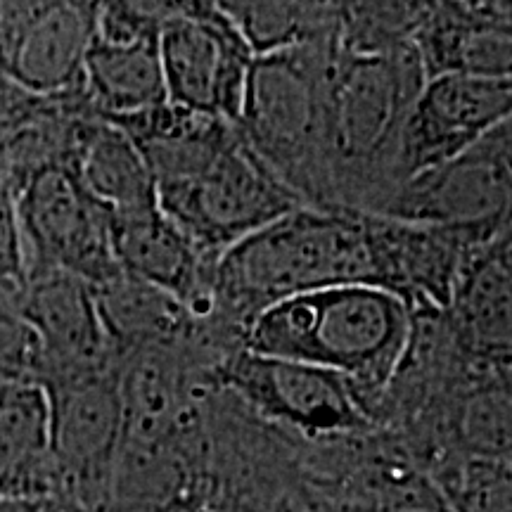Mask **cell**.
I'll list each match as a JSON object with an SVG mask.
<instances>
[{
	"label": "cell",
	"instance_id": "cell-1",
	"mask_svg": "<svg viewBox=\"0 0 512 512\" xmlns=\"http://www.w3.org/2000/svg\"><path fill=\"white\" fill-rule=\"evenodd\" d=\"M380 287L373 214L302 207L226 249L214 271V313L240 335L256 313L297 294Z\"/></svg>",
	"mask_w": 512,
	"mask_h": 512
},
{
	"label": "cell",
	"instance_id": "cell-2",
	"mask_svg": "<svg viewBox=\"0 0 512 512\" xmlns=\"http://www.w3.org/2000/svg\"><path fill=\"white\" fill-rule=\"evenodd\" d=\"M413 330L415 311L394 292L342 285L256 313L242 332V347L347 377L370 408L401 373Z\"/></svg>",
	"mask_w": 512,
	"mask_h": 512
},
{
	"label": "cell",
	"instance_id": "cell-3",
	"mask_svg": "<svg viewBox=\"0 0 512 512\" xmlns=\"http://www.w3.org/2000/svg\"><path fill=\"white\" fill-rule=\"evenodd\" d=\"M427 74L413 41L384 55H347L337 46L323 83V155L328 176H370L389 159Z\"/></svg>",
	"mask_w": 512,
	"mask_h": 512
},
{
	"label": "cell",
	"instance_id": "cell-4",
	"mask_svg": "<svg viewBox=\"0 0 512 512\" xmlns=\"http://www.w3.org/2000/svg\"><path fill=\"white\" fill-rule=\"evenodd\" d=\"M155 192L166 219L214 259L268 223L309 207L240 131L190 171L157 183Z\"/></svg>",
	"mask_w": 512,
	"mask_h": 512
},
{
	"label": "cell",
	"instance_id": "cell-5",
	"mask_svg": "<svg viewBox=\"0 0 512 512\" xmlns=\"http://www.w3.org/2000/svg\"><path fill=\"white\" fill-rule=\"evenodd\" d=\"M209 382L238 396L259 418L306 439H351L373 430L363 396L330 370L238 347L216 363Z\"/></svg>",
	"mask_w": 512,
	"mask_h": 512
},
{
	"label": "cell",
	"instance_id": "cell-6",
	"mask_svg": "<svg viewBox=\"0 0 512 512\" xmlns=\"http://www.w3.org/2000/svg\"><path fill=\"white\" fill-rule=\"evenodd\" d=\"M24 278L57 271L91 287L121 273L112 247V214L64 166L36 171L15 195Z\"/></svg>",
	"mask_w": 512,
	"mask_h": 512
},
{
	"label": "cell",
	"instance_id": "cell-7",
	"mask_svg": "<svg viewBox=\"0 0 512 512\" xmlns=\"http://www.w3.org/2000/svg\"><path fill=\"white\" fill-rule=\"evenodd\" d=\"M50 439L62 501L100 512L124 453L126 411L119 366L46 384Z\"/></svg>",
	"mask_w": 512,
	"mask_h": 512
},
{
	"label": "cell",
	"instance_id": "cell-8",
	"mask_svg": "<svg viewBox=\"0 0 512 512\" xmlns=\"http://www.w3.org/2000/svg\"><path fill=\"white\" fill-rule=\"evenodd\" d=\"M157 43L166 100L238 126L254 55L219 3H171Z\"/></svg>",
	"mask_w": 512,
	"mask_h": 512
},
{
	"label": "cell",
	"instance_id": "cell-9",
	"mask_svg": "<svg viewBox=\"0 0 512 512\" xmlns=\"http://www.w3.org/2000/svg\"><path fill=\"white\" fill-rule=\"evenodd\" d=\"M512 207V126L505 121L458 157L408 178L375 214L434 226H501Z\"/></svg>",
	"mask_w": 512,
	"mask_h": 512
},
{
	"label": "cell",
	"instance_id": "cell-10",
	"mask_svg": "<svg viewBox=\"0 0 512 512\" xmlns=\"http://www.w3.org/2000/svg\"><path fill=\"white\" fill-rule=\"evenodd\" d=\"M512 114V79L441 74L427 79L403 121L392 162L394 188L458 157ZM392 188V190H394Z\"/></svg>",
	"mask_w": 512,
	"mask_h": 512
},
{
	"label": "cell",
	"instance_id": "cell-11",
	"mask_svg": "<svg viewBox=\"0 0 512 512\" xmlns=\"http://www.w3.org/2000/svg\"><path fill=\"white\" fill-rule=\"evenodd\" d=\"M98 3H0V76L36 98L83 91Z\"/></svg>",
	"mask_w": 512,
	"mask_h": 512
},
{
	"label": "cell",
	"instance_id": "cell-12",
	"mask_svg": "<svg viewBox=\"0 0 512 512\" xmlns=\"http://www.w3.org/2000/svg\"><path fill=\"white\" fill-rule=\"evenodd\" d=\"M24 313L38 344V384L114 368L93 287L74 275L43 271L24 278Z\"/></svg>",
	"mask_w": 512,
	"mask_h": 512
},
{
	"label": "cell",
	"instance_id": "cell-13",
	"mask_svg": "<svg viewBox=\"0 0 512 512\" xmlns=\"http://www.w3.org/2000/svg\"><path fill=\"white\" fill-rule=\"evenodd\" d=\"M112 247L121 273L174 297L197 320L214 313V256L155 209L112 216Z\"/></svg>",
	"mask_w": 512,
	"mask_h": 512
},
{
	"label": "cell",
	"instance_id": "cell-14",
	"mask_svg": "<svg viewBox=\"0 0 512 512\" xmlns=\"http://www.w3.org/2000/svg\"><path fill=\"white\" fill-rule=\"evenodd\" d=\"M427 79L467 74L510 79L512 38L508 3L430 5L413 34Z\"/></svg>",
	"mask_w": 512,
	"mask_h": 512
},
{
	"label": "cell",
	"instance_id": "cell-15",
	"mask_svg": "<svg viewBox=\"0 0 512 512\" xmlns=\"http://www.w3.org/2000/svg\"><path fill=\"white\" fill-rule=\"evenodd\" d=\"M46 498L62 501L46 389L36 382L0 384V501Z\"/></svg>",
	"mask_w": 512,
	"mask_h": 512
},
{
	"label": "cell",
	"instance_id": "cell-16",
	"mask_svg": "<svg viewBox=\"0 0 512 512\" xmlns=\"http://www.w3.org/2000/svg\"><path fill=\"white\" fill-rule=\"evenodd\" d=\"M444 313L458 344L486 366L503 368L510 358V230L491 240L465 268Z\"/></svg>",
	"mask_w": 512,
	"mask_h": 512
},
{
	"label": "cell",
	"instance_id": "cell-17",
	"mask_svg": "<svg viewBox=\"0 0 512 512\" xmlns=\"http://www.w3.org/2000/svg\"><path fill=\"white\" fill-rule=\"evenodd\" d=\"M67 169L112 216L157 207L155 181L138 145L98 112L81 126Z\"/></svg>",
	"mask_w": 512,
	"mask_h": 512
},
{
	"label": "cell",
	"instance_id": "cell-18",
	"mask_svg": "<svg viewBox=\"0 0 512 512\" xmlns=\"http://www.w3.org/2000/svg\"><path fill=\"white\" fill-rule=\"evenodd\" d=\"M157 41L159 34L131 41L93 36L83 67V93L100 117H131L169 102Z\"/></svg>",
	"mask_w": 512,
	"mask_h": 512
},
{
	"label": "cell",
	"instance_id": "cell-19",
	"mask_svg": "<svg viewBox=\"0 0 512 512\" xmlns=\"http://www.w3.org/2000/svg\"><path fill=\"white\" fill-rule=\"evenodd\" d=\"M254 57L287 53L337 34L342 5L332 3H219Z\"/></svg>",
	"mask_w": 512,
	"mask_h": 512
},
{
	"label": "cell",
	"instance_id": "cell-20",
	"mask_svg": "<svg viewBox=\"0 0 512 512\" xmlns=\"http://www.w3.org/2000/svg\"><path fill=\"white\" fill-rule=\"evenodd\" d=\"M230 486L209 472H185L181 465L169 477L155 467L150 486L114 496L100 512H247L235 505Z\"/></svg>",
	"mask_w": 512,
	"mask_h": 512
},
{
	"label": "cell",
	"instance_id": "cell-21",
	"mask_svg": "<svg viewBox=\"0 0 512 512\" xmlns=\"http://www.w3.org/2000/svg\"><path fill=\"white\" fill-rule=\"evenodd\" d=\"M458 456L510 460V389L501 375L465 396L451 420Z\"/></svg>",
	"mask_w": 512,
	"mask_h": 512
},
{
	"label": "cell",
	"instance_id": "cell-22",
	"mask_svg": "<svg viewBox=\"0 0 512 512\" xmlns=\"http://www.w3.org/2000/svg\"><path fill=\"white\" fill-rule=\"evenodd\" d=\"M432 484L451 512H510V460L441 456Z\"/></svg>",
	"mask_w": 512,
	"mask_h": 512
},
{
	"label": "cell",
	"instance_id": "cell-23",
	"mask_svg": "<svg viewBox=\"0 0 512 512\" xmlns=\"http://www.w3.org/2000/svg\"><path fill=\"white\" fill-rule=\"evenodd\" d=\"M24 280H0V384H38V344L24 313Z\"/></svg>",
	"mask_w": 512,
	"mask_h": 512
},
{
	"label": "cell",
	"instance_id": "cell-24",
	"mask_svg": "<svg viewBox=\"0 0 512 512\" xmlns=\"http://www.w3.org/2000/svg\"><path fill=\"white\" fill-rule=\"evenodd\" d=\"M0 280H24L22 235L17 223L15 192L0 181Z\"/></svg>",
	"mask_w": 512,
	"mask_h": 512
},
{
	"label": "cell",
	"instance_id": "cell-25",
	"mask_svg": "<svg viewBox=\"0 0 512 512\" xmlns=\"http://www.w3.org/2000/svg\"><path fill=\"white\" fill-rule=\"evenodd\" d=\"M69 505L55 498L46 501H0V512H67Z\"/></svg>",
	"mask_w": 512,
	"mask_h": 512
},
{
	"label": "cell",
	"instance_id": "cell-26",
	"mask_svg": "<svg viewBox=\"0 0 512 512\" xmlns=\"http://www.w3.org/2000/svg\"><path fill=\"white\" fill-rule=\"evenodd\" d=\"M384 512H451V510L446 508V503L441 501V496H432V498H425V501L396 505V508H389Z\"/></svg>",
	"mask_w": 512,
	"mask_h": 512
},
{
	"label": "cell",
	"instance_id": "cell-27",
	"mask_svg": "<svg viewBox=\"0 0 512 512\" xmlns=\"http://www.w3.org/2000/svg\"><path fill=\"white\" fill-rule=\"evenodd\" d=\"M292 508H294V512H332L330 508H325V505L311 494H302V496L292 498Z\"/></svg>",
	"mask_w": 512,
	"mask_h": 512
},
{
	"label": "cell",
	"instance_id": "cell-28",
	"mask_svg": "<svg viewBox=\"0 0 512 512\" xmlns=\"http://www.w3.org/2000/svg\"><path fill=\"white\" fill-rule=\"evenodd\" d=\"M273 512H294V508H292V496H285L283 501L275 505Z\"/></svg>",
	"mask_w": 512,
	"mask_h": 512
}]
</instances>
